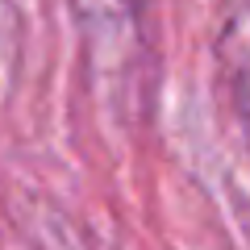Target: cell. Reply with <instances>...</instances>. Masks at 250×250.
<instances>
[{
	"mask_svg": "<svg viewBox=\"0 0 250 250\" xmlns=\"http://www.w3.org/2000/svg\"><path fill=\"white\" fill-rule=\"evenodd\" d=\"M213 80L233 121L250 129V0L225 13L213 38Z\"/></svg>",
	"mask_w": 250,
	"mask_h": 250,
	"instance_id": "6da1fadb",
	"label": "cell"
}]
</instances>
